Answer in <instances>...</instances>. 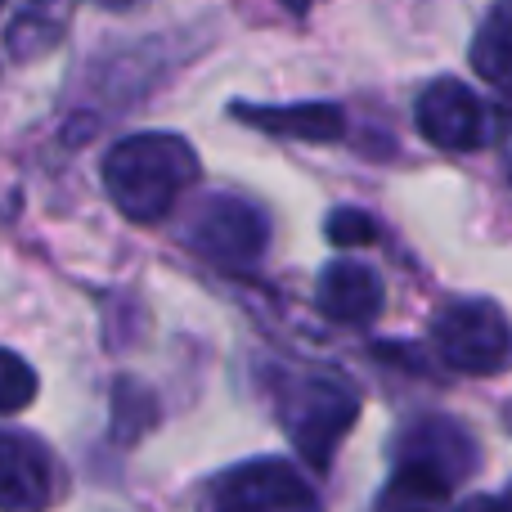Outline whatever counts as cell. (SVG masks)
I'll return each instance as SVG.
<instances>
[{"label": "cell", "instance_id": "cell-1", "mask_svg": "<svg viewBox=\"0 0 512 512\" xmlns=\"http://www.w3.org/2000/svg\"><path fill=\"white\" fill-rule=\"evenodd\" d=\"M198 180V153L167 131L117 140L104 158V189L131 221H162Z\"/></svg>", "mask_w": 512, "mask_h": 512}, {"label": "cell", "instance_id": "cell-2", "mask_svg": "<svg viewBox=\"0 0 512 512\" xmlns=\"http://www.w3.org/2000/svg\"><path fill=\"white\" fill-rule=\"evenodd\" d=\"M274 409L297 454L315 472H324L333 463L337 441L360 418V396L333 373H288L274 391Z\"/></svg>", "mask_w": 512, "mask_h": 512}, {"label": "cell", "instance_id": "cell-3", "mask_svg": "<svg viewBox=\"0 0 512 512\" xmlns=\"http://www.w3.org/2000/svg\"><path fill=\"white\" fill-rule=\"evenodd\" d=\"M189 248L225 270H248L270 248V221L256 203L239 194H212L198 203L185 230Z\"/></svg>", "mask_w": 512, "mask_h": 512}, {"label": "cell", "instance_id": "cell-4", "mask_svg": "<svg viewBox=\"0 0 512 512\" xmlns=\"http://www.w3.org/2000/svg\"><path fill=\"white\" fill-rule=\"evenodd\" d=\"M432 342L450 369L490 378L508 364V319L495 301H450L432 319Z\"/></svg>", "mask_w": 512, "mask_h": 512}, {"label": "cell", "instance_id": "cell-5", "mask_svg": "<svg viewBox=\"0 0 512 512\" xmlns=\"http://www.w3.org/2000/svg\"><path fill=\"white\" fill-rule=\"evenodd\" d=\"M207 512H324L310 481L283 459L230 468L207 495Z\"/></svg>", "mask_w": 512, "mask_h": 512}, {"label": "cell", "instance_id": "cell-6", "mask_svg": "<svg viewBox=\"0 0 512 512\" xmlns=\"http://www.w3.org/2000/svg\"><path fill=\"white\" fill-rule=\"evenodd\" d=\"M414 122L427 144L450 153H472L490 140V108L472 86L454 77H441L418 95Z\"/></svg>", "mask_w": 512, "mask_h": 512}, {"label": "cell", "instance_id": "cell-7", "mask_svg": "<svg viewBox=\"0 0 512 512\" xmlns=\"http://www.w3.org/2000/svg\"><path fill=\"white\" fill-rule=\"evenodd\" d=\"M391 454H396L400 468H423V472H432V477H441L445 486L472 477L477 463H481L472 432L463 423H454V418H445V414L414 418V423L396 436V450Z\"/></svg>", "mask_w": 512, "mask_h": 512}, {"label": "cell", "instance_id": "cell-8", "mask_svg": "<svg viewBox=\"0 0 512 512\" xmlns=\"http://www.w3.org/2000/svg\"><path fill=\"white\" fill-rule=\"evenodd\" d=\"M54 504V459L32 432L0 427V512H45Z\"/></svg>", "mask_w": 512, "mask_h": 512}, {"label": "cell", "instance_id": "cell-9", "mask_svg": "<svg viewBox=\"0 0 512 512\" xmlns=\"http://www.w3.org/2000/svg\"><path fill=\"white\" fill-rule=\"evenodd\" d=\"M319 310L337 324H373L382 315V279L360 261H333L319 274Z\"/></svg>", "mask_w": 512, "mask_h": 512}, {"label": "cell", "instance_id": "cell-10", "mask_svg": "<svg viewBox=\"0 0 512 512\" xmlns=\"http://www.w3.org/2000/svg\"><path fill=\"white\" fill-rule=\"evenodd\" d=\"M239 122L261 126L279 140H306V144H333L342 135L346 117L337 104H292V108H234Z\"/></svg>", "mask_w": 512, "mask_h": 512}, {"label": "cell", "instance_id": "cell-11", "mask_svg": "<svg viewBox=\"0 0 512 512\" xmlns=\"http://www.w3.org/2000/svg\"><path fill=\"white\" fill-rule=\"evenodd\" d=\"M472 63H477V72L495 90L508 86V68H512V5L508 0L490 5L486 23H481L477 41H472Z\"/></svg>", "mask_w": 512, "mask_h": 512}, {"label": "cell", "instance_id": "cell-12", "mask_svg": "<svg viewBox=\"0 0 512 512\" xmlns=\"http://www.w3.org/2000/svg\"><path fill=\"white\" fill-rule=\"evenodd\" d=\"M450 499V486L423 468H396L391 486L382 490L378 512H441Z\"/></svg>", "mask_w": 512, "mask_h": 512}, {"label": "cell", "instance_id": "cell-13", "mask_svg": "<svg viewBox=\"0 0 512 512\" xmlns=\"http://www.w3.org/2000/svg\"><path fill=\"white\" fill-rule=\"evenodd\" d=\"M36 400V373L23 355L0 351V414H18Z\"/></svg>", "mask_w": 512, "mask_h": 512}, {"label": "cell", "instance_id": "cell-14", "mask_svg": "<svg viewBox=\"0 0 512 512\" xmlns=\"http://www.w3.org/2000/svg\"><path fill=\"white\" fill-rule=\"evenodd\" d=\"M328 239L337 248H364V243L378 239V225L369 221V212H355V207H337L328 216Z\"/></svg>", "mask_w": 512, "mask_h": 512}, {"label": "cell", "instance_id": "cell-15", "mask_svg": "<svg viewBox=\"0 0 512 512\" xmlns=\"http://www.w3.org/2000/svg\"><path fill=\"white\" fill-rule=\"evenodd\" d=\"M54 32H59V27L36 23V18H18L14 32H9V45H14L18 59H32V54L50 50V45H54Z\"/></svg>", "mask_w": 512, "mask_h": 512}, {"label": "cell", "instance_id": "cell-16", "mask_svg": "<svg viewBox=\"0 0 512 512\" xmlns=\"http://www.w3.org/2000/svg\"><path fill=\"white\" fill-rule=\"evenodd\" d=\"M459 512H508V499L504 495H477L472 504H463Z\"/></svg>", "mask_w": 512, "mask_h": 512}, {"label": "cell", "instance_id": "cell-17", "mask_svg": "<svg viewBox=\"0 0 512 512\" xmlns=\"http://www.w3.org/2000/svg\"><path fill=\"white\" fill-rule=\"evenodd\" d=\"M95 5H104V9H131L135 0H95Z\"/></svg>", "mask_w": 512, "mask_h": 512}, {"label": "cell", "instance_id": "cell-18", "mask_svg": "<svg viewBox=\"0 0 512 512\" xmlns=\"http://www.w3.org/2000/svg\"><path fill=\"white\" fill-rule=\"evenodd\" d=\"M283 5H288V9H297V14H301V9H306V0H283Z\"/></svg>", "mask_w": 512, "mask_h": 512}, {"label": "cell", "instance_id": "cell-19", "mask_svg": "<svg viewBox=\"0 0 512 512\" xmlns=\"http://www.w3.org/2000/svg\"><path fill=\"white\" fill-rule=\"evenodd\" d=\"M36 5H41V0H36Z\"/></svg>", "mask_w": 512, "mask_h": 512}, {"label": "cell", "instance_id": "cell-20", "mask_svg": "<svg viewBox=\"0 0 512 512\" xmlns=\"http://www.w3.org/2000/svg\"><path fill=\"white\" fill-rule=\"evenodd\" d=\"M0 5H5V0H0Z\"/></svg>", "mask_w": 512, "mask_h": 512}]
</instances>
